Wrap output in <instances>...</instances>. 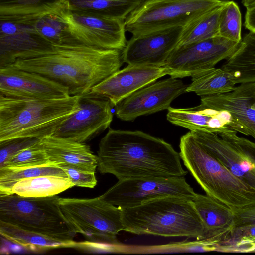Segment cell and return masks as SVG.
<instances>
[{"label": "cell", "instance_id": "12", "mask_svg": "<svg viewBox=\"0 0 255 255\" xmlns=\"http://www.w3.org/2000/svg\"><path fill=\"white\" fill-rule=\"evenodd\" d=\"M239 43L217 36L178 45L164 67L170 77L182 78L191 76L197 71L215 67L219 62L227 59Z\"/></svg>", "mask_w": 255, "mask_h": 255}, {"label": "cell", "instance_id": "30", "mask_svg": "<svg viewBox=\"0 0 255 255\" xmlns=\"http://www.w3.org/2000/svg\"><path fill=\"white\" fill-rule=\"evenodd\" d=\"M42 175L68 177L56 164L21 170L0 169V195L12 194V187L20 180Z\"/></svg>", "mask_w": 255, "mask_h": 255}, {"label": "cell", "instance_id": "3", "mask_svg": "<svg viewBox=\"0 0 255 255\" xmlns=\"http://www.w3.org/2000/svg\"><path fill=\"white\" fill-rule=\"evenodd\" d=\"M79 97L30 99L0 95V142L52 135L77 110Z\"/></svg>", "mask_w": 255, "mask_h": 255}, {"label": "cell", "instance_id": "34", "mask_svg": "<svg viewBox=\"0 0 255 255\" xmlns=\"http://www.w3.org/2000/svg\"><path fill=\"white\" fill-rule=\"evenodd\" d=\"M242 15L237 4L224 1L219 19L218 36L240 43L241 37Z\"/></svg>", "mask_w": 255, "mask_h": 255}, {"label": "cell", "instance_id": "8", "mask_svg": "<svg viewBox=\"0 0 255 255\" xmlns=\"http://www.w3.org/2000/svg\"><path fill=\"white\" fill-rule=\"evenodd\" d=\"M221 0H145L125 19L126 31L138 35L186 26L221 5Z\"/></svg>", "mask_w": 255, "mask_h": 255}, {"label": "cell", "instance_id": "15", "mask_svg": "<svg viewBox=\"0 0 255 255\" xmlns=\"http://www.w3.org/2000/svg\"><path fill=\"white\" fill-rule=\"evenodd\" d=\"M188 85L177 78L155 81L137 90L115 107L117 117L132 121L137 117L168 110L171 102L186 93Z\"/></svg>", "mask_w": 255, "mask_h": 255}, {"label": "cell", "instance_id": "36", "mask_svg": "<svg viewBox=\"0 0 255 255\" xmlns=\"http://www.w3.org/2000/svg\"><path fill=\"white\" fill-rule=\"evenodd\" d=\"M58 166L65 172L74 186L93 188L97 185L95 172L82 170L68 165Z\"/></svg>", "mask_w": 255, "mask_h": 255}, {"label": "cell", "instance_id": "27", "mask_svg": "<svg viewBox=\"0 0 255 255\" xmlns=\"http://www.w3.org/2000/svg\"><path fill=\"white\" fill-rule=\"evenodd\" d=\"M191 77L186 93L194 92L200 97L228 92L237 85L233 75L221 68L198 71Z\"/></svg>", "mask_w": 255, "mask_h": 255}, {"label": "cell", "instance_id": "18", "mask_svg": "<svg viewBox=\"0 0 255 255\" xmlns=\"http://www.w3.org/2000/svg\"><path fill=\"white\" fill-rule=\"evenodd\" d=\"M0 95L30 99H57L71 96L63 85L37 73L12 66L0 68Z\"/></svg>", "mask_w": 255, "mask_h": 255}, {"label": "cell", "instance_id": "7", "mask_svg": "<svg viewBox=\"0 0 255 255\" xmlns=\"http://www.w3.org/2000/svg\"><path fill=\"white\" fill-rule=\"evenodd\" d=\"M58 205L71 228L87 241L107 245L119 244L123 231L122 209L100 196L94 198H61Z\"/></svg>", "mask_w": 255, "mask_h": 255}, {"label": "cell", "instance_id": "38", "mask_svg": "<svg viewBox=\"0 0 255 255\" xmlns=\"http://www.w3.org/2000/svg\"><path fill=\"white\" fill-rule=\"evenodd\" d=\"M244 26L250 31L255 32V7L247 9Z\"/></svg>", "mask_w": 255, "mask_h": 255}, {"label": "cell", "instance_id": "17", "mask_svg": "<svg viewBox=\"0 0 255 255\" xmlns=\"http://www.w3.org/2000/svg\"><path fill=\"white\" fill-rule=\"evenodd\" d=\"M239 84L228 92L201 97L200 104L226 111L233 130L255 139V82Z\"/></svg>", "mask_w": 255, "mask_h": 255}, {"label": "cell", "instance_id": "16", "mask_svg": "<svg viewBox=\"0 0 255 255\" xmlns=\"http://www.w3.org/2000/svg\"><path fill=\"white\" fill-rule=\"evenodd\" d=\"M183 27H174L132 35L123 51V61L130 65L164 67L179 44Z\"/></svg>", "mask_w": 255, "mask_h": 255}, {"label": "cell", "instance_id": "39", "mask_svg": "<svg viewBox=\"0 0 255 255\" xmlns=\"http://www.w3.org/2000/svg\"><path fill=\"white\" fill-rule=\"evenodd\" d=\"M242 3L247 9L255 7V0H242Z\"/></svg>", "mask_w": 255, "mask_h": 255}, {"label": "cell", "instance_id": "25", "mask_svg": "<svg viewBox=\"0 0 255 255\" xmlns=\"http://www.w3.org/2000/svg\"><path fill=\"white\" fill-rule=\"evenodd\" d=\"M144 0H62L64 7L125 20Z\"/></svg>", "mask_w": 255, "mask_h": 255}, {"label": "cell", "instance_id": "1", "mask_svg": "<svg viewBox=\"0 0 255 255\" xmlns=\"http://www.w3.org/2000/svg\"><path fill=\"white\" fill-rule=\"evenodd\" d=\"M98 169L118 180L185 177L179 153L163 139L141 131L109 128L99 143Z\"/></svg>", "mask_w": 255, "mask_h": 255}, {"label": "cell", "instance_id": "22", "mask_svg": "<svg viewBox=\"0 0 255 255\" xmlns=\"http://www.w3.org/2000/svg\"><path fill=\"white\" fill-rule=\"evenodd\" d=\"M193 201L204 227V239L221 241L235 227L234 214L230 207L207 195L197 193Z\"/></svg>", "mask_w": 255, "mask_h": 255}, {"label": "cell", "instance_id": "35", "mask_svg": "<svg viewBox=\"0 0 255 255\" xmlns=\"http://www.w3.org/2000/svg\"><path fill=\"white\" fill-rule=\"evenodd\" d=\"M39 140L31 138H16L0 142V167L19 152Z\"/></svg>", "mask_w": 255, "mask_h": 255}, {"label": "cell", "instance_id": "9", "mask_svg": "<svg viewBox=\"0 0 255 255\" xmlns=\"http://www.w3.org/2000/svg\"><path fill=\"white\" fill-rule=\"evenodd\" d=\"M196 194L185 177H142L118 180L100 197L109 203L124 208L168 196L193 200Z\"/></svg>", "mask_w": 255, "mask_h": 255}, {"label": "cell", "instance_id": "33", "mask_svg": "<svg viewBox=\"0 0 255 255\" xmlns=\"http://www.w3.org/2000/svg\"><path fill=\"white\" fill-rule=\"evenodd\" d=\"M53 164L56 163L49 160L39 139L12 157L0 169L21 170Z\"/></svg>", "mask_w": 255, "mask_h": 255}, {"label": "cell", "instance_id": "14", "mask_svg": "<svg viewBox=\"0 0 255 255\" xmlns=\"http://www.w3.org/2000/svg\"><path fill=\"white\" fill-rule=\"evenodd\" d=\"M61 13L74 34L85 44L107 49L123 50L127 44L125 20L71 10Z\"/></svg>", "mask_w": 255, "mask_h": 255}, {"label": "cell", "instance_id": "24", "mask_svg": "<svg viewBox=\"0 0 255 255\" xmlns=\"http://www.w3.org/2000/svg\"><path fill=\"white\" fill-rule=\"evenodd\" d=\"M62 7L38 14L34 22L37 31L52 45H86L71 30L61 13Z\"/></svg>", "mask_w": 255, "mask_h": 255}, {"label": "cell", "instance_id": "2", "mask_svg": "<svg viewBox=\"0 0 255 255\" xmlns=\"http://www.w3.org/2000/svg\"><path fill=\"white\" fill-rule=\"evenodd\" d=\"M123 50L81 44L55 46L36 56L9 65L37 73L66 87L71 96L90 92L123 65Z\"/></svg>", "mask_w": 255, "mask_h": 255}, {"label": "cell", "instance_id": "10", "mask_svg": "<svg viewBox=\"0 0 255 255\" xmlns=\"http://www.w3.org/2000/svg\"><path fill=\"white\" fill-rule=\"evenodd\" d=\"M37 14L0 15V68L53 48L35 27Z\"/></svg>", "mask_w": 255, "mask_h": 255}, {"label": "cell", "instance_id": "11", "mask_svg": "<svg viewBox=\"0 0 255 255\" xmlns=\"http://www.w3.org/2000/svg\"><path fill=\"white\" fill-rule=\"evenodd\" d=\"M196 140L235 176L255 188V142L237 134L190 131Z\"/></svg>", "mask_w": 255, "mask_h": 255}, {"label": "cell", "instance_id": "21", "mask_svg": "<svg viewBox=\"0 0 255 255\" xmlns=\"http://www.w3.org/2000/svg\"><path fill=\"white\" fill-rule=\"evenodd\" d=\"M40 142L51 162L95 172L97 156L85 143L52 135L41 139Z\"/></svg>", "mask_w": 255, "mask_h": 255}, {"label": "cell", "instance_id": "4", "mask_svg": "<svg viewBox=\"0 0 255 255\" xmlns=\"http://www.w3.org/2000/svg\"><path fill=\"white\" fill-rule=\"evenodd\" d=\"M121 209L126 232L138 235L205 238L203 224L190 198L168 196Z\"/></svg>", "mask_w": 255, "mask_h": 255}, {"label": "cell", "instance_id": "23", "mask_svg": "<svg viewBox=\"0 0 255 255\" xmlns=\"http://www.w3.org/2000/svg\"><path fill=\"white\" fill-rule=\"evenodd\" d=\"M221 68L234 76L236 84L255 82V32L246 34Z\"/></svg>", "mask_w": 255, "mask_h": 255}, {"label": "cell", "instance_id": "37", "mask_svg": "<svg viewBox=\"0 0 255 255\" xmlns=\"http://www.w3.org/2000/svg\"><path fill=\"white\" fill-rule=\"evenodd\" d=\"M233 210L234 214L235 226L248 224L255 225V203Z\"/></svg>", "mask_w": 255, "mask_h": 255}, {"label": "cell", "instance_id": "19", "mask_svg": "<svg viewBox=\"0 0 255 255\" xmlns=\"http://www.w3.org/2000/svg\"><path fill=\"white\" fill-rule=\"evenodd\" d=\"M168 75L164 67L130 65L116 72L90 91L107 98L115 106L141 88Z\"/></svg>", "mask_w": 255, "mask_h": 255}, {"label": "cell", "instance_id": "28", "mask_svg": "<svg viewBox=\"0 0 255 255\" xmlns=\"http://www.w3.org/2000/svg\"><path fill=\"white\" fill-rule=\"evenodd\" d=\"M74 186L68 177L42 175L18 181L12 187V194L26 197H50Z\"/></svg>", "mask_w": 255, "mask_h": 255}, {"label": "cell", "instance_id": "20", "mask_svg": "<svg viewBox=\"0 0 255 255\" xmlns=\"http://www.w3.org/2000/svg\"><path fill=\"white\" fill-rule=\"evenodd\" d=\"M171 123L186 128L190 131L200 130L221 135H233L237 132L232 128L229 114L199 104L188 108L170 107L166 115Z\"/></svg>", "mask_w": 255, "mask_h": 255}, {"label": "cell", "instance_id": "29", "mask_svg": "<svg viewBox=\"0 0 255 255\" xmlns=\"http://www.w3.org/2000/svg\"><path fill=\"white\" fill-rule=\"evenodd\" d=\"M223 3L184 26L178 45L203 41L218 36L219 15Z\"/></svg>", "mask_w": 255, "mask_h": 255}, {"label": "cell", "instance_id": "31", "mask_svg": "<svg viewBox=\"0 0 255 255\" xmlns=\"http://www.w3.org/2000/svg\"><path fill=\"white\" fill-rule=\"evenodd\" d=\"M216 251L232 253L255 252V225L235 226L220 242Z\"/></svg>", "mask_w": 255, "mask_h": 255}, {"label": "cell", "instance_id": "26", "mask_svg": "<svg viewBox=\"0 0 255 255\" xmlns=\"http://www.w3.org/2000/svg\"><path fill=\"white\" fill-rule=\"evenodd\" d=\"M0 234L7 240L33 251L78 247L79 243L64 241L26 230L0 221Z\"/></svg>", "mask_w": 255, "mask_h": 255}, {"label": "cell", "instance_id": "5", "mask_svg": "<svg viewBox=\"0 0 255 255\" xmlns=\"http://www.w3.org/2000/svg\"><path fill=\"white\" fill-rule=\"evenodd\" d=\"M179 148L184 165L206 195L232 209L255 203V188L235 176L191 131L181 137Z\"/></svg>", "mask_w": 255, "mask_h": 255}, {"label": "cell", "instance_id": "13", "mask_svg": "<svg viewBox=\"0 0 255 255\" xmlns=\"http://www.w3.org/2000/svg\"><path fill=\"white\" fill-rule=\"evenodd\" d=\"M110 100L89 92L79 96L78 108L52 136L85 143L109 127L113 115Z\"/></svg>", "mask_w": 255, "mask_h": 255}, {"label": "cell", "instance_id": "32", "mask_svg": "<svg viewBox=\"0 0 255 255\" xmlns=\"http://www.w3.org/2000/svg\"><path fill=\"white\" fill-rule=\"evenodd\" d=\"M62 6V0H0V15L42 13Z\"/></svg>", "mask_w": 255, "mask_h": 255}, {"label": "cell", "instance_id": "6", "mask_svg": "<svg viewBox=\"0 0 255 255\" xmlns=\"http://www.w3.org/2000/svg\"><path fill=\"white\" fill-rule=\"evenodd\" d=\"M59 198L0 195V221L57 240L73 241L77 233L63 215Z\"/></svg>", "mask_w": 255, "mask_h": 255}]
</instances>
